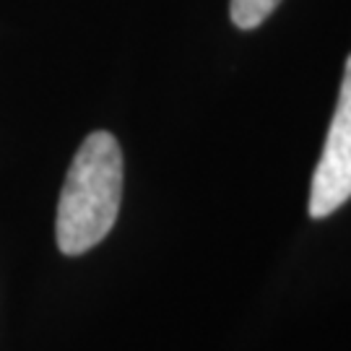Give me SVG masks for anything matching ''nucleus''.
<instances>
[{
	"instance_id": "obj_1",
	"label": "nucleus",
	"mask_w": 351,
	"mask_h": 351,
	"mask_svg": "<svg viewBox=\"0 0 351 351\" xmlns=\"http://www.w3.org/2000/svg\"><path fill=\"white\" fill-rule=\"evenodd\" d=\"M123 201V151L112 133L97 130L84 138L65 175L58 201V247L84 255L112 232Z\"/></svg>"
},
{
	"instance_id": "obj_2",
	"label": "nucleus",
	"mask_w": 351,
	"mask_h": 351,
	"mask_svg": "<svg viewBox=\"0 0 351 351\" xmlns=\"http://www.w3.org/2000/svg\"><path fill=\"white\" fill-rule=\"evenodd\" d=\"M351 198V55L343 68L341 94L330 120L326 146L315 167L310 216L326 219Z\"/></svg>"
},
{
	"instance_id": "obj_3",
	"label": "nucleus",
	"mask_w": 351,
	"mask_h": 351,
	"mask_svg": "<svg viewBox=\"0 0 351 351\" xmlns=\"http://www.w3.org/2000/svg\"><path fill=\"white\" fill-rule=\"evenodd\" d=\"M281 0H232L229 5V16L237 29H255L261 26L278 8Z\"/></svg>"
}]
</instances>
